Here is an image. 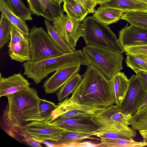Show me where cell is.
Listing matches in <instances>:
<instances>
[{"instance_id":"6da1fadb","label":"cell","mask_w":147,"mask_h":147,"mask_svg":"<svg viewBox=\"0 0 147 147\" xmlns=\"http://www.w3.org/2000/svg\"><path fill=\"white\" fill-rule=\"evenodd\" d=\"M8 102L4 109L0 123L1 128L7 134L19 142L24 124L22 113L26 107L37 105L41 100L36 90L28 89L7 95Z\"/></svg>"},{"instance_id":"7a4b0ae2","label":"cell","mask_w":147,"mask_h":147,"mask_svg":"<svg viewBox=\"0 0 147 147\" xmlns=\"http://www.w3.org/2000/svg\"><path fill=\"white\" fill-rule=\"evenodd\" d=\"M83 76L80 84L79 98L82 103L105 107L115 103L110 80L98 69L90 65Z\"/></svg>"},{"instance_id":"3957f363","label":"cell","mask_w":147,"mask_h":147,"mask_svg":"<svg viewBox=\"0 0 147 147\" xmlns=\"http://www.w3.org/2000/svg\"><path fill=\"white\" fill-rule=\"evenodd\" d=\"M79 65L87 67L90 65L81 50L37 62L26 61L24 63L22 66L24 70L23 75L32 79L37 84L50 73L61 68Z\"/></svg>"},{"instance_id":"277c9868","label":"cell","mask_w":147,"mask_h":147,"mask_svg":"<svg viewBox=\"0 0 147 147\" xmlns=\"http://www.w3.org/2000/svg\"><path fill=\"white\" fill-rule=\"evenodd\" d=\"M83 24L82 37L86 46L103 48L122 53H124L116 35L107 25L93 16L86 17Z\"/></svg>"},{"instance_id":"5b68a950","label":"cell","mask_w":147,"mask_h":147,"mask_svg":"<svg viewBox=\"0 0 147 147\" xmlns=\"http://www.w3.org/2000/svg\"><path fill=\"white\" fill-rule=\"evenodd\" d=\"M83 52L88 62L109 79L123 69V53L103 48L86 46Z\"/></svg>"},{"instance_id":"8992f818","label":"cell","mask_w":147,"mask_h":147,"mask_svg":"<svg viewBox=\"0 0 147 147\" xmlns=\"http://www.w3.org/2000/svg\"><path fill=\"white\" fill-rule=\"evenodd\" d=\"M80 91L79 84L69 98H66L57 105L47 121L51 123L55 120L76 117H92L106 108L90 106L82 103L79 98Z\"/></svg>"},{"instance_id":"52a82bcc","label":"cell","mask_w":147,"mask_h":147,"mask_svg":"<svg viewBox=\"0 0 147 147\" xmlns=\"http://www.w3.org/2000/svg\"><path fill=\"white\" fill-rule=\"evenodd\" d=\"M30 60L37 62L62 55L65 53L55 44L42 27L33 26L28 36Z\"/></svg>"},{"instance_id":"ba28073f","label":"cell","mask_w":147,"mask_h":147,"mask_svg":"<svg viewBox=\"0 0 147 147\" xmlns=\"http://www.w3.org/2000/svg\"><path fill=\"white\" fill-rule=\"evenodd\" d=\"M78 20L64 15L61 18L52 21V26L63 41L74 51L79 38L82 37L83 23Z\"/></svg>"},{"instance_id":"9c48e42d","label":"cell","mask_w":147,"mask_h":147,"mask_svg":"<svg viewBox=\"0 0 147 147\" xmlns=\"http://www.w3.org/2000/svg\"><path fill=\"white\" fill-rule=\"evenodd\" d=\"M129 80V88L119 109L123 113L133 115L140 106L147 90L145 80L140 75H133Z\"/></svg>"},{"instance_id":"30bf717a","label":"cell","mask_w":147,"mask_h":147,"mask_svg":"<svg viewBox=\"0 0 147 147\" xmlns=\"http://www.w3.org/2000/svg\"><path fill=\"white\" fill-rule=\"evenodd\" d=\"M22 129L34 138L49 140L57 144L60 140L62 134L70 130L44 120L25 122L23 126Z\"/></svg>"},{"instance_id":"8fae6325","label":"cell","mask_w":147,"mask_h":147,"mask_svg":"<svg viewBox=\"0 0 147 147\" xmlns=\"http://www.w3.org/2000/svg\"><path fill=\"white\" fill-rule=\"evenodd\" d=\"M7 47L9 55L12 60L21 63L30 61L28 36L13 24L11 27L10 40Z\"/></svg>"},{"instance_id":"7c38bea8","label":"cell","mask_w":147,"mask_h":147,"mask_svg":"<svg viewBox=\"0 0 147 147\" xmlns=\"http://www.w3.org/2000/svg\"><path fill=\"white\" fill-rule=\"evenodd\" d=\"M116 105L105 108L92 117L91 120L99 127L115 124L131 125L133 115L125 114Z\"/></svg>"},{"instance_id":"4fadbf2b","label":"cell","mask_w":147,"mask_h":147,"mask_svg":"<svg viewBox=\"0 0 147 147\" xmlns=\"http://www.w3.org/2000/svg\"><path fill=\"white\" fill-rule=\"evenodd\" d=\"M118 40L123 48L147 45V29L130 24L119 31Z\"/></svg>"},{"instance_id":"5bb4252c","label":"cell","mask_w":147,"mask_h":147,"mask_svg":"<svg viewBox=\"0 0 147 147\" xmlns=\"http://www.w3.org/2000/svg\"><path fill=\"white\" fill-rule=\"evenodd\" d=\"M81 65L61 68L44 81L42 87L46 94L54 93L70 78L80 71Z\"/></svg>"},{"instance_id":"9a60e30c","label":"cell","mask_w":147,"mask_h":147,"mask_svg":"<svg viewBox=\"0 0 147 147\" xmlns=\"http://www.w3.org/2000/svg\"><path fill=\"white\" fill-rule=\"evenodd\" d=\"M29 8L34 15L41 16L53 21L61 18L64 14L61 5L53 3L51 0H27Z\"/></svg>"},{"instance_id":"2e32d148","label":"cell","mask_w":147,"mask_h":147,"mask_svg":"<svg viewBox=\"0 0 147 147\" xmlns=\"http://www.w3.org/2000/svg\"><path fill=\"white\" fill-rule=\"evenodd\" d=\"M136 130L122 124H115L99 127L93 136L100 138L131 140L136 136Z\"/></svg>"},{"instance_id":"e0dca14e","label":"cell","mask_w":147,"mask_h":147,"mask_svg":"<svg viewBox=\"0 0 147 147\" xmlns=\"http://www.w3.org/2000/svg\"><path fill=\"white\" fill-rule=\"evenodd\" d=\"M57 106L53 102L41 99L37 105L27 107L23 110L22 117L24 123L36 120L47 121Z\"/></svg>"},{"instance_id":"ac0fdd59","label":"cell","mask_w":147,"mask_h":147,"mask_svg":"<svg viewBox=\"0 0 147 147\" xmlns=\"http://www.w3.org/2000/svg\"><path fill=\"white\" fill-rule=\"evenodd\" d=\"M92 117H76L61 120H55L51 123L57 126L73 131L94 132L99 127L91 120Z\"/></svg>"},{"instance_id":"d6986e66","label":"cell","mask_w":147,"mask_h":147,"mask_svg":"<svg viewBox=\"0 0 147 147\" xmlns=\"http://www.w3.org/2000/svg\"><path fill=\"white\" fill-rule=\"evenodd\" d=\"M30 84L20 73L5 78L0 74V97L27 90Z\"/></svg>"},{"instance_id":"ffe728a7","label":"cell","mask_w":147,"mask_h":147,"mask_svg":"<svg viewBox=\"0 0 147 147\" xmlns=\"http://www.w3.org/2000/svg\"><path fill=\"white\" fill-rule=\"evenodd\" d=\"M110 80L115 104L117 106L120 107L129 88V79L124 73L120 72Z\"/></svg>"},{"instance_id":"44dd1931","label":"cell","mask_w":147,"mask_h":147,"mask_svg":"<svg viewBox=\"0 0 147 147\" xmlns=\"http://www.w3.org/2000/svg\"><path fill=\"white\" fill-rule=\"evenodd\" d=\"M100 7L117 9L124 13L131 11L147 12V3L140 0H109L100 4Z\"/></svg>"},{"instance_id":"7402d4cb","label":"cell","mask_w":147,"mask_h":147,"mask_svg":"<svg viewBox=\"0 0 147 147\" xmlns=\"http://www.w3.org/2000/svg\"><path fill=\"white\" fill-rule=\"evenodd\" d=\"M124 12L120 9L110 7H99L93 13V16L107 25L117 22L121 19Z\"/></svg>"},{"instance_id":"603a6c76","label":"cell","mask_w":147,"mask_h":147,"mask_svg":"<svg viewBox=\"0 0 147 147\" xmlns=\"http://www.w3.org/2000/svg\"><path fill=\"white\" fill-rule=\"evenodd\" d=\"M0 11L12 24L28 36L30 34L29 29L25 20L16 16L5 0H0Z\"/></svg>"},{"instance_id":"cb8c5ba5","label":"cell","mask_w":147,"mask_h":147,"mask_svg":"<svg viewBox=\"0 0 147 147\" xmlns=\"http://www.w3.org/2000/svg\"><path fill=\"white\" fill-rule=\"evenodd\" d=\"M64 11L70 17L82 22L88 13L87 10L75 0H63Z\"/></svg>"},{"instance_id":"d4e9b609","label":"cell","mask_w":147,"mask_h":147,"mask_svg":"<svg viewBox=\"0 0 147 147\" xmlns=\"http://www.w3.org/2000/svg\"><path fill=\"white\" fill-rule=\"evenodd\" d=\"M95 131L84 132L69 130L65 132L62 134L60 140L57 143L58 147H61L64 144L80 142L86 139L99 140L91 136H93Z\"/></svg>"},{"instance_id":"484cf974","label":"cell","mask_w":147,"mask_h":147,"mask_svg":"<svg viewBox=\"0 0 147 147\" xmlns=\"http://www.w3.org/2000/svg\"><path fill=\"white\" fill-rule=\"evenodd\" d=\"M83 76L78 73L68 80L56 93L59 101H63L71 94L82 82Z\"/></svg>"},{"instance_id":"4316f807","label":"cell","mask_w":147,"mask_h":147,"mask_svg":"<svg viewBox=\"0 0 147 147\" xmlns=\"http://www.w3.org/2000/svg\"><path fill=\"white\" fill-rule=\"evenodd\" d=\"M101 143L103 147H142L147 146L145 141L140 142L133 139L128 140L123 139L100 138Z\"/></svg>"},{"instance_id":"83f0119b","label":"cell","mask_w":147,"mask_h":147,"mask_svg":"<svg viewBox=\"0 0 147 147\" xmlns=\"http://www.w3.org/2000/svg\"><path fill=\"white\" fill-rule=\"evenodd\" d=\"M14 14L19 18L27 21L33 20L32 14L22 0H6Z\"/></svg>"},{"instance_id":"f1b7e54d","label":"cell","mask_w":147,"mask_h":147,"mask_svg":"<svg viewBox=\"0 0 147 147\" xmlns=\"http://www.w3.org/2000/svg\"><path fill=\"white\" fill-rule=\"evenodd\" d=\"M121 19L132 24L147 29V12L131 11L123 13Z\"/></svg>"},{"instance_id":"f546056e","label":"cell","mask_w":147,"mask_h":147,"mask_svg":"<svg viewBox=\"0 0 147 147\" xmlns=\"http://www.w3.org/2000/svg\"><path fill=\"white\" fill-rule=\"evenodd\" d=\"M127 55L125 59L126 65L136 73L141 70L147 71V57L142 55Z\"/></svg>"},{"instance_id":"4dcf8cb0","label":"cell","mask_w":147,"mask_h":147,"mask_svg":"<svg viewBox=\"0 0 147 147\" xmlns=\"http://www.w3.org/2000/svg\"><path fill=\"white\" fill-rule=\"evenodd\" d=\"M51 21L45 19L44 23L47 32L55 44L65 53L71 52L74 51L63 41L51 24Z\"/></svg>"},{"instance_id":"1f68e13d","label":"cell","mask_w":147,"mask_h":147,"mask_svg":"<svg viewBox=\"0 0 147 147\" xmlns=\"http://www.w3.org/2000/svg\"><path fill=\"white\" fill-rule=\"evenodd\" d=\"M12 24L2 13L0 22V49L10 40L11 28Z\"/></svg>"},{"instance_id":"d6a6232c","label":"cell","mask_w":147,"mask_h":147,"mask_svg":"<svg viewBox=\"0 0 147 147\" xmlns=\"http://www.w3.org/2000/svg\"><path fill=\"white\" fill-rule=\"evenodd\" d=\"M131 125L136 130L147 129V108L133 115Z\"/></svg>"},{"instance_id":"836d02e7","label":"cell","mask_w":147,"mask_h":147,"mask_svg":"<svg viewBox=\"0 0 147 147\" xmlns=\"http://www.w3.org/2000/svg\"><path fill=\"white\" fill-rule=\"evenodd\" d=\"M123 49L126 55H142L147 57V45L129 47Z\"/></svg>"},{"instance_id":"e575fe53","label":"cell","mask_w":147,"mask_h":147,"mask_svg":"<svg viewBox=\"0 0 147 147\" xmlns=\"http://www.w3.org/2000/svg\"><path fill=\"white\" fill-rule=\"evenodd\" d=\"M21 136L22 141L28 146L34 147H41L42 146L40 142L35 140L27 132L23 130Z\"/></svg>"},{"instance_id":"d590c367","label":"cell","mask_w":147,"mask_h":147,"mask_svg":"<svg viewBox=\"0 0 147 147\" xmlns=\"http://www.w3.org/2000/svg\"><path fill=\"white\" fill-rule=\"evenodd\" d=\"M82 5L87 10L88 13H94L95 7L97 5L91 0H75Z\"/></svg>"},{"instance_id":"8d00e7d4","label":"cell","mask_w":147,"mask_h":147,"mask_svg":"<svg viewBox=\"0 0 147 147\" xmlns=\"http://www.w3.org/2000/svg\"><path fill=\"white\" fill-rule=\"evenodd\" d=\"M100 144H95L91 142H74L63 145L61 147H99Z\"/></svg>"},{"instance_id":"74e56055","label":"cell","mask_w":147,"mask_h":147,"mask_svg":"<svg viewBox=\"0 0 147 147\" xmlns=\"http://www.w3.org/2000/svg\"><path fill=\"white\" fill-rule=\"evenodd\" d=\"M33 138L35 140L40 142L41 144H43L45 145L47 147H58L57 144L56 143L52 141L46 140H42L36 138Z\"/></svg>"},{"instance_id":"f35d334b","label":"cell","mask_w":147,"mask_h":147,"mask_svg":"<svg viewBox=\"0 0 147 147\" xmlns=\"http://www.w3.org/2000/svg\"><path fill=\"white\" fill-rule=\"evenodd\" d=\"M147 108V91H146L143 100L136 113H139Z\"/></svg>"},{"instance_id":"ab89813d","label":"cell","mask_w":147,"mask_h":147,"mask_svg":"<svg viewBox=\"0 0 147 147\" xmlns=\"http://www.w3.org/2000/svg\"><path fill=\"white\" fill-rule=\"evenodd\" d=\"M136 74L140 75L144 78L147 87V71L141 70L138 71Z\"/></svg>"},{"instance_id":"60d3db41","label":"cell","mask_w":147,"mask_h":147,"mask_svg":"<svg viewBox=\"0 0 147 147\" xmlns=\"http://www.w3.org/2000/svg\"><path fill=\"white\" fill-rule=\"evenodd\" d=\"M139 131L144 140L147 143V129L141 130Z\"/></svg>"},{"instance_id":"b9f144b4","label":"cell","mask_w":147,"mask_h":147,"mask_svg":"<svg viewBox=\"0 0 147 147\" xmlns=\"http://www.w3.org/2000/svg\"><path fill=\"white\" fill-rule=\"evenodd\" d=\"M95 3L97 4H101L106 2L109 1V0H91Z\"/></svg>"},{"instance_id":"7bdbcfd3","label":"cell","mask_w":147,"mask_h":147,"mask_svg":"<svg viewBox=\"0 0 147 147\" xmlns=\"http://www.w3.org/2000/svg\"><path fill=\"white\" fill-rule=\"evenodd\" d=\"M53 3L56 4L61 5L63 1V0H51Z\"/></svg>"},{"instance_id":"ee69618b","label":"cell","mask_w":147,"mask_h":147,"mask_svg":"<svg viewBox=\"0 0 147 147\" xmlns=\"http://www.w3.org/2000/svg\"><path fill=\"white\" fill-rule=\"evenodd\" d=\"M147 3V0H140Z\"/></svg>"},{"instance_id":"f6af8a7d","label":"cell","mask_w":147,"mask_h":147,"mask_svg":"<svg viewBox=\"0 0 147 147\" xmlns=\"http://www.w3.org/2000/svg\"></svg>"}]
</instances>
